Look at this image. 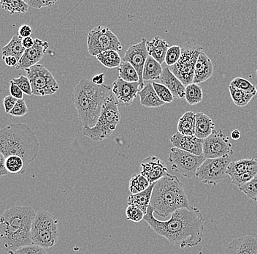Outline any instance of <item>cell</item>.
<instances>
[{
	"label": "cell",
	"instance_id": "f6af8a7d",
	"mask_svg": "<svg viewBox=\"0 0 257 254\" xmlns=\"http://www.w3.org/2000/svg\"><path fill=\"white\" fill-rule=\"evenodd\" d=\"M14 254H48L43 247L35 245L24 246L18 249Z\"/></svg>",
	"mask_w": 257,
	"mask_h": 254
},
{
	"label": "cell",
	"instance_id": "52a82bcc",
	"mask_svg": "<svg viewBox=\"0 0 257 254\" xmlns=\"http://www.w3.org/2000/svg\"><path fill=\"white\" fill-rule=\"evenodd\" d=\"M59 237L58 221L47 211L36 213L31 228V239L33 245L43 248H51L57 243Z\"/></svg>",
	"mask_w": 257,
	"mask_h": 254
},
{
	"label": "cell",
	"instance_id": "9a60e30c",
	"mask_svg": "<svg viewBox=\"0 0 257 254\" xmlns=\"http://www.w3.org/2000/svg\"><path fill=\"white\" fill-rule=\"evenodd\" d=\"M140 91L139 82H126L117 78L112 83V95L118 104L128 107L138 97Z\"/></svg>",
	"mask_w": 257,
	"mask_h": 254
},
{
	"label": "cell",
	"instance_id": "91938a15",
	"mask_svg": "<svg viewBox=\"0 0 257 254\" xmlns=\"http://www.w3.org/2000/svg\"><path fill=\"white\" fill-rule=\"evenodd\" d=\"M256 75H257V70H256Z\"/></svg>",
	"mask_w": 257,
	"mask_h": 254
},
{
	"label": "cell",
	"instance_id": "44dd1931",
	"mask_svg": "<svg viewBox=\"0 0 257 254\" xmlns=\"http://www.w3.org/2000/svg\"><path fill=\"white\" fill-rule=\"evenodd\" d=\"M160 83L165 85L171 92L173 97L176 99H183L185 96L186 86L166 67L163 68L160 78Z\"/></svg>",
	"mask_w": 257,
	"mask_h": 254
},
{
	"label": "cell",
	"instance_id": "e0dca14e",
	"mask_svg": "<svg viewBox=\"0 0 257 254\" xmlns=\"http://www.w3.org/2000/svg\"><path fill=\"white\" fill-rule=\"evenodd\" d=\"M48 47L49 44L48 42L36 38L35 39L33 47L25 50L16 68L17 70H25L32 66L37 65L44 57Z\"/></svg>",
	"mask_w": 257,
	"mask_h": 254
},
{
	"label": "cell",
	"instance_id": "4316f807",
	"mask_svg": "<svg viewBox=\"0 0 257 254\" xmlns=\"http://www.w3.org/2000/svg\"><path fill=\"white\" fill-rule=\"evenodd\" d=\"M22 40L23 38H21L19 35H14L9 43L2 49L3 58L12 56L18 60H20L26 50L22 44Z\"/></svg>",
	"mask_w": 257,
	"mask_h": 254
},
{
	"label": "cell",
	"instance_id": "83f0119b",
	"mask_svg": "<svg viewBox=\"0 0 257 254\" xmlns=\"http://www.w3.org/2000/svg\"><path fill=\"white\" fill-rule=\"evenodd\" d=\"M162 65L156 61L154 58L149 56L145 64L144 73H143V80L146 81H153L155 80H160L162 75Z\"/></svg>",
	"mask_w": 257,
	"mask_h": 254
},
{
	"label": "cell",
	"instance_id": "9c48e42d",
	"mask_svg": "<svg viewBox=\"0 0 257 254\" xmlns=\"http://www.w3.org/2000/svg\"><path fill=\"white\" fill-rule=\"evenodd\" d=\"M87 46L88 53L94 57L109 50L119 52L123 48L116 35L102 26L94 27L88 33Z\"/></svg>",
	"mask_w": 257,
	"mask_h": 254
},
{
	"label": "cell",
	"instance_id": "7c38bea8",
	"mask_svg": "<svg viewBox=\"0 0 257 254\" xmlns=\"http://www.w3.org/2000/svg\"><path fill=\"white\" fill-rule=\"evenodd\" d=\"M231 157L220 158H206L196 173V177L205 184L216 186L226 179L228 165L231 163Z\"/></svg>",
	"mask_w": 257,
	"mask_h": 254
},
{
	"label": "cell",
	"instance_id": "5b68a950",
	"mask_svg": "<svg viewBox=\"0 0 257 254\" xmlns=\"http://www.w3.org/2000/svg\"><path fill=\"white\" fill-rule=\"evenodd\" d=\"M150 206L159 217L171 216L176 210L189 207L184 185L178 177L168 174L155 183Z\"/></svg>",
	"mask_w": 257,
	"mask_h": 254
},
{
	"label": "cell",
	"instance_id": "3957f363",
	"mask_svg": "<svg viewBox=\"0 0 257 254\" xmlns=\"http://www.w3.org/2000/svg\"><path fill=\"white\" fill-rule=\"evenodd\" d=\"M110 90V86H98L85 78L74 88L72 102L83 127L92 128L96 125Z\"/></svg>",
	"mask_w": 257,
	"mask_h": 254
},
{
	"label": "cell",
	"instance_id": "6da1fadb",
	"mask_svg": "<svg viewBox=\"0 0 257 254\" xmlns=\"http://www.w3.org/2000/svg\"><path fill=\"white\" fill-rule=\"evenodd\" d=\"M144 219L156 234L181 248L195 247L202 241L205 219L200 209L194 206L176 210L166 221L157 219L154 209L149 206Z\"/></svg>",
	"mask_w": 257,
	"mask_h": 254
},
{
	"label": "cell",
	"instance_id": "c3c4849f",
	"mask_svg": "<svg viewBox=\"0 0 257 254\" xmlns=\"http://www.w3.org/2000/svg\"><path fill=\"white\" fill-rule=\"evenodd\" d=\"M10 93L11 96L15 98L17 100L23 99L24 93L22 92V90L14 83L11 81V87H10Z\"/></svg>",
	"mask_w": 257,
	"mask_h": 254
},
{
	"label": "cell",
	"instance_id": "1f68e13d",
	"mask_svg": "<svg viewBox=\"0 0 257 254\" xmlns=\"http://www.w3.org/2000/svg\"><path fill=\"white\" fill-rule=\"evenodd\" d=\"M118 78L126 82H139V76L136 69L130 62L122 59L121 63L118 68Z\"/></svg>",
	"mask_w": 257,
	"mask_h": 254
},
{
	"label": "cell",
	"instance_id": "836d02e7",
	"mask_svg": "<svg viewBox=\"0 0 257 254\" xmlns=\"http://www.w3.org/2000/svg\"><path fill=\"white\" fill-rule=\"evenodd\" d=\"M6 167L9 174L24 175L26 173L24 160L19 156L13 155L6 157Z\"/></svg>",
	"mask_w": 257,
	"mask_h": 254
},
{
	"label": "cell",
	"instance_id": "7402d4cb",
	"mask_svg": "<svg viewBox=\"0 0 257 254\" xmlns=\"http://www.w3.org/2000/svg\"><path fill=\"white\" fill-rule=\"evenodd\" d=\"M170 46L168 43L160 37H155L152 41L146 42L148 54L161 65L165 62V56Z\"/></svg>",
	"mask_w": 257,
	"mask_h": 254
},
{
	"label": "cell",
	"instance_id": "bcb514c9",
	"mask_svg": "<svg viewBox=\"0 0 257 254\" xmlns=\"http://www.w3.org/2000/svg\"><path fill=\"white\" fill-rule=\"evenodd\" d=\"M25 3L30 7L35 9H40L42 8L53 7L56 4V1H46V0H43V1H40V0L33 1V0H26Z\"/></svg>",
	"mask_w": 257,
	"mask_h": 254
},
{
	"label": "cell",
	"instance_id": "b9f144b4",
	"mask_svg": "<svg viewBox=\"0 0 257 254\" xmlns=\"http://www.w3.org/2000/svg\"><path fill=\"white\" fill-rule=\"evenodd\" d=\"M126 218L130 221L139 223L144 218L145 214L139 207L135 205H128L126 209Z\"/></svg>",
	"mask_w": 257,
	"mask_h": 254
},
{
	"label": "cell",
	"instance_id": "db71d44e",
	"mask_svg": "<svg viewBox=\"0 0 257 254\" xmlns=\"http://www.w3.org/2000/svg\"><path fill=\"white\" fill-rule=\"evenodd\" d=\"M104 81V73L98 74V75H94V76L93 77L92 79H91V81H92L94 84L98 85V86L103 85Z\"/></svg>",
	"mask_w": 257,
	"mask_h": 254
},
{
	"label": "cell",
	"instance_id": "60d3db41",
	"mask_svg": "<svg viewBox=\"0 0 257 254\" xmlns=\"http://www.w3.org/2000/svg\"><path fill=\"white\" fill-rule=\"evenodd\" d=\"M256 175L257 167L250 170V171L247 172V173L242 174V175L232 177V178H231V181H232V184L239 188L240 186H243L244 184L248 183V182L251 181Z\"/></svg>",
	"mask_w": 257,
	"mask_h": 254
},
{
	"label": "cell",
	"instance_id": "277c9868",
	"mask_svg": "<svg viewBox=\"0 0 257 254\" xmlns=\"http://www.w3.org/2000/svg\"><path fill=\"white\" fill-rule=\"evenodd\" d=\"M40 143L31 128L25 123L11 124L0 130V152L5 157L19 156L25 170L37 158Z\"/></svg>",
	"mask_w": 257,
	"mask_h": 254
},
{
	"label": "cell",
	"instance_id": "d590c367",
	"mask_svg": "<svg viewBox=\"0 0 257 254\" xmlns=\"http://www.w3.org/2000/svg\"><path fill=\"white\" fill-rule=\"evenodd\" d=\"M228 88H229V93H230L233 102L239 107H243L248 105V103L255 96L254 95L241 91L232 86H229Z\"/></svg>",
	"mask_w": 257,
	"mask_h": 254
},
{
	"label": "cell",
	"instance_id": "d4e9b609",
	"mask_svg": "<svg viewBox=\"0 0 257 254\" xmlns=\"http://www.w3.org/2000/svg\"><path fill=\"white\" fill-rule=\"evenodd\" d=\"M154 186H155V183H153L147 189L139 194H130L128 197V205H135L139 207L146 215L147 213L148 209L150 206L151 199H152Z\"/></svg>",
	"mask_w": 257,
	"mask_h": 254
},
{
	"label": "cell",
	"instance_id": "5bb4252c",
	"mask_svg": "<svg viewBox=\"0 0 257 254\" xmlns=\"http://www.w3.org/2000/svg\"><path fill=\"white\" fill-rule=\"evenodd\" d=\"M146 38H143L142 41L139 43L128 47L125 53L124 56L122 59L126 62H130L136 69L137 73L139 76L140 90L144 88V81L143 80V73L145 64H146L147 58L149 57L147 49H146Z\"/></svg>",
	"mask_w": 257,
	"mask_h": 254
},
{
	"label": "cell",
	"instance_id": "ffe728a7",
	"mask_svg": "<svg viewBox=\"0 0 257 254\" xmlns=\"http://www.w3.org/2000/svg\"><path fill=\"white\" fill-rule=\"evenodd\" d=\"M213 73V62L208 56L202 51L196 62L193 83L196 84L204 83L212 76Z\"/></svg>",
	"mask_w": 257,
	"mask_h": 254
},
{
	"label": "cell",
	"instance_id": "ee69618b",
	"mask_svg": "<svg viewBox=\"0 0 257 254\" xmlns=\"http://www.w3.org/2000/svg\"><path fill=\"white\" fill-rule=\"evenodd\" d=\"M29 112L27 103L24 99L18 100L15 107L10 112L9 115L16 117H22L25 116Z\"/></svg>",
	"mask_w": 257,
	"mask_h": 254
},
{
	"label": "cell",
	"instance_id": "30bf717a",
	"mask_svg": "<svg viewBox=\"0 0 257 254\" xmlns=\"http://www.w3.org/2000/svg\"><path fill=\"white\" fill-rule=\"evenodd\" d=\"M25 70L35 96H52L59 91V85L56 78L43 65L37 64Z\"/></svg>",
	"mask_w": 257,
	"mask_h": 254
},
{
	"label": "cell",
	"instance_id": "681fc988",
	"mask_svg": "<svg viewBox=\"0 0 257 254\" xmlns=\"http://www.w3.org/2000/svg\"><path fill=\"white\" fill-rule=\"evenodd\" d=\"M32 33V30L30 26L27 25H24L21 26L20 28L19 29V34L18 35L22 38H28L31 37Z\"/></svg>",
	"mask_w": 257,
	"mask_h": 254
},
{
	"label": "cell",
	"instance_id": "f907efd6",
	"mask_svg": "<svg viewBox=\"0 0 257 254\" xmlns=\"http://www.w3.org/2000/svg\"><path fill=\"white\" fill-rule=\"evenodd\" d=\"M9 173L6 170V157L0 152V177L7 176Z\"/></svg>",
	"mask_w": 257,
	"mask_h": 254
},
{
	"label": "cell",
	"instance_id": "d6986e66",
	"mask_svg": "<svg viewBox=\"0 0 257 254\" xmlns=\"http://www.w3.org/2000/svg\"><path fill=\"white\" fill-rule=\"evenodd\" d=\"M224 254H257V238L248 235L232 239L226 245Z\"/></svg>",
	"mask_w": 257,
	"mask_h": 254
},
{
	"label": "cell",
	"instance_id": "ba28073f",
	"mask_svg": "<svg viewBox=\"0 0 257 254\" xmlns=\"http://www.w3.org/2000/svg\"><path fill=\"white\" fill-rule=\"evenodd\" d=\"M202 51V46L188 42L181 48V55L178 62L169 67L184 86L193 83L196 62Z\"/></svg>",
	"mask_w": 257,
	"mask_h": 254
},
{
	"label": "cell",
	"instance_id": "484cf974",
	"mask_svg": "<svg viewBox=\"0 0 257 254\" xmlns=\"http://www.w3.org/2000/svg\"><path fill=\"white\" fill-rule=\"evenodd\" d=\"M257 167V163L255 158H243L237 161L231 162L227 167L226 174L228 176H237L242 174L247 173L250 170Z\"/></svg>",
	"mask_w": 257,
	"mask_h": 254
},
{
	"label": "cell",
	"instance_id": "680465c9",
	"mask_svg": "<svg viewBox=\"0 0 257 254\" xmlns=\"http://www.w3.org/2000/svg\"><path fill=\"white\" fill-rule=\"evenodd\" d=\"M256 202H257V197H256Z\"/></svg>",
	"mask_w": 257,
	"mask_h": 254
},
{
	"label": "cell",
	"instance_id": "8fae6325",
	"mask_svg": "<svg viewBox=\"0 0 257 254\" xmlns=\"http://www.w3.org/2000/svg\"><path fill=\"white\" fill-rule=\"evenodd\" d=\"M205 159L203 155H193L190 152L173 147L170 150L168 161L171 164L173 171L181 174L188 179H192L196 177L197 170Z\"/></svg>",
	"mask_w": 257,
	"mask_h": 254
},
{
	"label": "cell",
	"instance_id": "7bdbcfd3",
	"mask_svg": "<svg viewBox=\"0 0 257 254\" xmlns=\"http://www.w3.org/2000/svg\"><path fill=\"white\" fill-rule=\"evenodd\" d=\"M11 81L15 83L22 90L24 94L27 95V96L33 95L32 94L31 83H30L28 77L20 75L19 78H14Z\"/></svg>",
	"mask_w": 257,
	"mask_h": 254
},
{
	"label": "cell",
	"instance_id": "d6a6232c",
	"mask_svg": "<svg viewBox=\"0 0 257 254\" xmlns=\"http://www.w3.org/2000/svg\"><path fill=\"white\" fill-rule=\"evenodd\" d=\"M0 6L2 9L7 11L10 14H25L28 11L30 6L22 0H8L0 1Z\"/></svg>",
	"mask_w": 257,
	"mask_h": 254
},
{
	"label": "cell",
	"instance_id": "8992f818",
	"mask_svg": "<svg viewBox=\"0 0 257 254\" xmlns=\"http://www.w3.org/2000/svg\"><path fill=\"white\" fill-rule=\"evenodd\" d=\"M120 121L118 102L113 95L110 94L106 99L96 125L92 128L83 127V134L93 141H102L111 136Z\"/></svg>",
	"mask_w": 257,
	"mask_h": 254
},
{
	"label": "cell",
	"instance_id": "f5cc1de1",
	"mask_svg": "<svg viewBox=\"0 0 257 254\" xmlns=\"http://www.w3.org/2000/svg\"><path fill=\"white\" fill-rule=\"evenodd\" d=\"M22 44H23L25 49H31L32 47H33L34 44H35V39H33L32 37L23 38Z\"/></svg>",
	"mask_w": 257,
	"mask_h": 254
},
{
	"label": "cell",
	"instance_id": "f546056e",
	"mask_svg": "<svg viewBox=\"0 0 257 254\" xmlns=\"http://www.w3.org/2000/svg\"><path fill=\"white\" fill-rule=\"evenodd\" d=\"M96 59L102 65L107 68H115V67H119L122 61L118 52L112 51V50L104 51V52L98 54L96 56Z\"/></svg>",
	"mask_w": 257,
	"mask_h": 254
},
{
	"label": "cell",
	"instance_id": "cb8c5ba5",
	"mask_svg": "<svg viewBox=\"0 0 257 254\" xmlns=\"http://www.w3.org/2000/svg\"><path fill=\"white\" fill-rule=\"evenodd\" d=\"M141 98V105L146 108H158L165 105L164 103L157 96L152 83H149L138 93Z\"/></svg>",
	"mask_w": 257,
	"mask_h": 254
},
{
	"label": "cell",
	"instance_id": "4fadbf2b",
	"mask_svg": "<svg viewBox=\"0 0 257 254\" xmlns=\"http://www.w3.org/2000/svg\"><path fill=\"white\" fill-rule=\"evenodd\" d=\"M234 153L232 143L229 138L224 134L221 130L213 131V133L203 139L202 155L205 158L215 159L220 157H231Z\"/></svg>",
	"mask_w": 257,
	"mask_h": 254
},
{
	"label": "cell",
	"instance_id": "603a6c76",
	"mask_svg": "<svg viewBox=\"0 0 257 254\" xmlns=\"http://www.w3.org/2000/svg\"><path fill=\"white\" fill-rule=\"evenodd\" d=\"M195 133L194 136L200 139L208 137L215 130V123L209 116L203 112H197L195 115Z\"/></svg>",
	"mask_w": 257,
	"mask_h": 254
},
{
	"label": "cell",
	"instance_id": "4dcf8cb0",
	"mask_svg": "<svg viewBox=\"0 0 257 254\" xmlns=\"http://www.w3.org/2000/svg\"><path fill=\"white\" fill-rule=\"evenodd\" d=\"M184 99L190 106L200 104L203 99V92L202 88L196 83H190L186 86Z\"/></svg>",
	"mask_w": 257,
	"mask_h": 254
},
{
	"label": "cell",
	"instance_id": "6f0895ef",
	"mask_svg": "<svg viewBox=\"0 0 257 254\" xmlns=\"http://www.w3.org/2000/svg\"><path fill=\"white\" fill-rule=\"evenodd\" d=\"M255 159H256V163H257V158H255Z\"/></svg>",
	"mask_w": 257,
	"mask_h": 254
},
{
	"label": "cell",
	"instance_id": "8d00e7d4",
	"mask_svg": "<svg viewBox=\"0 0 257 254\" xmlns=\"http://www.w3.org/2000/svg\"><path fill=\"white\" fill-rule=\"evenodd\" d=\"M229 86H232L233 88L240 90L241 91L245 92V93L254 95V96H256L257 94L256 86H254L248 80L240 78V77H237V78H234L231 81Z\"/></svg>",
	"mask_w": 257,
	"mask_h": 254
},
{
	"label": "cell",
	"instance_id": "11a10c76",
	"mask_svg": "<svg viewBox=\"0 0 257 254\" xmlns=\"http://www.w3.org/2000/svg\"><path fill=\"white\" fill-rule=\"evenodd\" d=\"M240 131L239 130L235 129L231 133V138L234 140H238L240 138Z\"/></svg>",
	"mask_w": 257,
	"mask_h": 254
},
{
	"label": "cell",
	"instance_id": "f35d334b",
	"mask_svg": "<svg viewBox=\"0 0 257 254\" xmlns=\"http://www.w3.org/2000/svg\"><path fill=\"white\" fill-rule=\"evenodd\" d=\"M241 192L245 194L247 197L256 202L257 197V175L251 181L238 188Z\"/></svg>",
	"mask_w": 257,
	"mask_h": 254
},
{
	"label": "cell",
	"instance_id": "e575fe53",
	"mask_svg": "<svg viewBox=\"0 0 257 254\" xmlns=\"http://www.w3.org/2000/svg\"><path fill=\"white\" fill-rule=\"evenodd\" d=\"M151 183L141 174L132 177L128 183V189L131 194H139L151 186Z\"/></svg>",
	"mask_w": 257,
	"mask_h": 254
},
{
	"label": "cell",
	"instance_id": "816d5d0a",
	"mask_svg": "<svg viewBox=\"0 0 257 254\" xmlns=\"http://www.w3.org/2000/svg\"><path fill=\"white\" fill-rule=\"evenodd\" d=\"M3 59L6 62V65L10 67H16L18 63H19V60L16 57H12V56L3 57Z\"/></svg>",
	"mask_w": 257,
	"mask_h": 254
},
{
	"label": "cell",
	"instance_id": "9f6ffc18",
	"mask_svg": "<svg viewBox=\"0 0 257 254\" xmlns=\"http://www.w3.org/2000/svg\"><path fill=\"white\" fill-rule=\"evenodd\" d=\"M256 93H257V85L256 86Z\"/></svg>",
	"mask_w": 257,
	"mask_h": 254
},
{
	"label": "cell",
	"instance_id": "74e56055",
	"mask_svg": "<svg viewBox=\"0 0 257 254\" xmlns=\"http://www.w3.org/2000/svg\"><path fill=\"white\" fill-rule=\"evenodd\" d=\"M152 85L154 90H155L156 93H157V96L164 103L169 104V103L173 102L174 97H173L171 92L169 91L165 85L157 83V82H152Z\"/></svg>",
	"mask_w": 257,
	"mask_h": 254
},
{
	"label": "cell",
	"instance_id": "7dc6e473",
	"mask_svg": "<svg viewBox=\"0 0 257 254\" xmlns=\"http://www.w3.org/2000/svg\"><path fill=\"white\" fill-rule=\"evenodd\" d=\"M17 101V99L11 96V95L5 98L3 100V104H4L5 110H6V113L9 114L11 112V110L15 107Z\"/></svg>",
	"mask_w": 257,
	"mask_h": 254
},
{
	"label": "cell",
	"instance_id": "ac0fdd59",
	"mask_svg": "<svg viewBox=\"0 0 257 254\" xmlns=\"http://www.w3.org/2000/svg\"><path fill=\"white\" fill-rule=\"evenodd\" d=\"M170 142L173 147L190 152L193 155H202L203 140L198 139L195 136H184L177 132L172 136Z\"/></svg>",
	"mask_w": 257,
	"mask_h": 254
},
{
	"label": "cell",
	"instance_id": "ab89813d",
	"mask_svg": "<svg viewBox=\"0 0 257 254\" xmlns=\"http://www.w3.org/2000/svg\"><path fill=\"white\" fill-rule=\"evenodd\" d=\"M181 55V47L179 46H173L169 48L165 56V62L170 67L176 65Z\"/></svg>",
	"mask_w": 257,
	"mask_h": 254
},
{
	"label": "cell",
	"instance_id": "7a4b0ae2",
	"mask_svg": "<svg viewBox=\"0 0 257 254\" xmlns=\"http://www.w3.org/2000/svg\"><path fill=\"white\" fill-rule=\"evenodd\" d=\"M35 210L30 207L16 206L0 216V247L10 254L24 246L33 245L31 239Z\"/></svg>",
	"mask_w": 257,
	"mask_h": 254
},
{
	"label": "cell",
	"instance_id": "2e32d148",
	"mask_svg": "<svg viewBox=\"0 0 257 254\" xmlns=\"http://www.w3.org/2000/svg\"><path fill=\"white\" fill-rule=\"evenodd\" d=\"M141 175L151 184L157 183L168 174L165 163L157 156L151 155L141 161Z\"/></svg>",
	"mask_w": 257,
	"mask_h": 254
},
{
	"label": "cell",
	"instance_id": "f1b7e54d",
	"mask_svg": "<svg viewBox=\"0 0 257 254\" xmlns=\"http://www.w3.org/2000/svg\"><path fill=\"white\" fill-rule=\"evenodd\" d=\"M196 114L192 111L186 112L180 118L178 123V132L184 136H194L195 133Z\"/></svg>",
	"mask_w": 257,
	"mask_h": 254
}]
</instances>
